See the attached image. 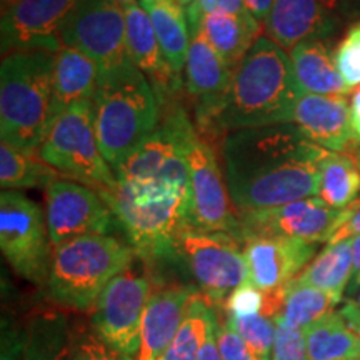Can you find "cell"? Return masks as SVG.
I'll return each instance as SVG.
<instances>
[{
	"label": "cell",
	"mask_w": 360,
	"mask_h": 360,
	"mask_svg": "<svg viewBox=\"0 0 360 360\" xmlns=\"http://www.w3.org/2000/svg\"><path fill=\"white\" fill-rule=\"evenodd\" d=\"M335 62L349 89L360 87V20L354 22L335 47Z\"/></svg>",
	"instance_id": "obj_34"
},
{
	"label": "cell",
	"mask_w": 360,
	"mask_h": 360,
	"mask_svg": "<svg viewBox=\"0 0 360 360\" xmlns=\"http://www.w3.org/2000/svg\"><path fill=\"white\" fill-rule=\"evenodd\" d=\"M360 236V200L357 199L350 205V214L345 219V222L340 225L337 231L332 233V237L328 238L327 244H337V242L349 240V238H355Z\"/></svg>",
	"instance_id": "obj_41"
},
{
	"label": "cell",
	"mask_w": 360,
	"mask_h": 360,
	"mask_svg": "<svg viewBox=\"0 0 360 360\" xmlns=\"http://www.w3.org/2000/svg\"><path fill=\"white\" fill-rule=\"evenodd\" d=\"M360 195V142L345 152L327 150L321 162L319 199L332 209H347Z\"/></svg>",
	"instance_id": "obj_26"
},
{
	"label": "cell",
	"mask_w": 360,
	"mask_h": 360,
	"mask_svg": "<svg viewBox=\"0 0 360 360\" xmlns=\"http://www.w3.org/2000/svg\"><path fill=\"white\" fill-rule=\"evenodd\" d=\"M25 327V360H70L74 337L64 312L42 310L34 314Z\"/></svg>",
	"instance_id": "obj_27"
},
{
	"label": "cell",
	"mask_w": 360,
	"mask_h": 360,
	"mask_svg": "<svg viewBox=\"0 0 360 360\" xmlns=\"http://www.w3.org/2000/svg\"><path fill=\"white\" fill-rule=\"evenodd\" d=\"M349 109H350V125H352V132L360 142V87L355 89L349 101Z\"/></svg>",
	"instance_id": "obj_44"
},
{
	"label": "cell",
	"mask_w": 360,
	"mask_h": 360,
	"mask_svg": "<svg viewBox=\"0 0 360 360\" xmlns=\"http://www.w3.org/2000/svg\"><path fill=\"white\" fill-rule=\"evenodd\" d=\"M120 2H130V0H120ZM139 2H141V4H146V2H148V0H139Z\"/></svg>",
	"instance_id": "obj_51"
},
{
	"label": "cell",
	"mask_w": 360,
	"mask_h": 360,
	"mask_svg": "<svg viewBox=\"0 0 360 360\" xmlns=\"http://www.w3.org/2000/svg\"><path fill=\"white\" fill-rule=\"evenodd\" d=\"M292 124L309 142L330 152H345L357 142L345 96L302 92L295 102Z\"/></svg>",
	"instance_id": "obj_18"
},
{
	"label": "cell",
	"mask_w": 360,
	"mask_h": 360,
	"mask_svg": "<svg viewBox=\"0 0 360 360\" xmlns=\"http://www.w3.org/2000/svg\"><path fill=\"white\" fill-rule=\"evenodd\" d=\"M77 0H17L2 12V53L64 49L60 27Z\"/></svg>",
	"instance_id": "obj_15"
},
{
	"label": "cell",
	"mask_w": 360,
	"mask_h": 360,
	"mask_svg": "<svg viewBox=\"0 0 360 360\" xmlns=\"http://www.w3.org/2000/svg\"><path fill=\"white\" fill-rule=\"evenodd\" d=\"M247 274L252 285L265 294L283 289L312 262L319 244L278 236H245L242 238Z\"/></svg>",
	"instance_id": "obj_16"
},
{
	"label": "cell",
	"mask_w": 360,
	"mask_h": 360,
	"mask_svg": "<svg viewBox=\"0 0 360 360\" xmlns=\"http://www.w3.org/2000/svg\"><path fill=\"white\" fill-rule=\"evenodd\" d=\"M297 84L302 92L317 96H347L335 62V49L330 40H307L289 52Z\"/></svg>",
	"instance_id": "obj_23"
},
{
	"label": "cell",
	"mask_w": 360,
	"mask_h": 360,
	"mask_svg": "<svg viewBox=\"0 0 360 360\" xmlns=\"http://www.w3.org/2000/svg\"><path fill=\"white\" fill-rule=\"evenodd\" d=\"M352 252H354V272H352V281L349 283V297L357 292L360 287V236L354 238L352 244Z\"/></svg>",
	"instance_id": "obj_47"
},
{
	"label": "cell",
	"mask_w": 360,
	"mask_h": 360,
	"mask_svg": "<svg viewBox=\"0 0 360 360\" xmlns=\"http://www.w3.org/2000/svg\"><path fill=\"white\" fill-rule=\"evenodd\" d=\"M37 155L60 175L94 191H110L117 177L103 159L94 127L92 101L80 102L51 124Z\"/></svg>",
	"instance_id": "obj_7"
},
{
	"label": "cell",
	"mask_w": 360,
	"mask_h": 360,
	"mask_svg": "<svg viewBox=\"0 0 360 360\" xmlns=\"http://www.w3.org/2000/svg\"><path fill=\"white\" fill-rule=\"evenodd\" d=\"M265 32L283 51L307 40H328L339 32L342 22L321 0H274L265 20Z\"/></svg>",
	"instance_id": "obj_19"
},
{
	"label": "cell",
	"mask_w": 360,
	"mask_h": 360,
	"mask_svg": "<svg viewBox=\"0 0 360 360\" xmlns=\"http://www.w3.org/2000/svg\"><path fill=\"white\" fill-rule=\"evenodd\" d=\"M174 2H177L179 6H182V7H188L193 2V0H174Z\"/></svg>",
	"instance_id": "obj_50"
},
{
	"label": "cell",
	"mask_w": 360,
	"mask_h": 360,
	"mask_svg": "<svg viewBox=\"0 0 360 360\" xmlns=\"http://www.w3.org/2000/svg\"><path fill=\"white\" fill-rule=\"evenodd\" d=\"M233 72L214 51L199 27H191V47L186 62V89L197 98L195 117L200 127H210L225 94L231 87Z\"/></svg>",
	"instance_id": "obj_17"
},
{
	"label": "cell",
	"mask_w": 360,
	"mask_h": 360,
	"mask_svg": "<svg viewBox=\"0 0 360 360\" xmlns=\"http://www.w3.org/2000/svg\"><path fill=\"white\" fill-rule=\"evenodd\" d=\"M272 360H309L305 330L287 323L281 315L276 317Z\"/></svg>",
	"instance_id": "obj_35"
},
{
	"label": "cell",
	"mask_w": 360,
	"mask_h": 360,
	"mask_svg": "<svg viewBox=\"0 0 360 360\" xmlns=\"http://www.w3.org/2000/svg\"><path fill=\"white\" fill-rule=\"evenodd\" d=\"M340 314L344 315V319L347 321L349 327L352 328V332L357 335L359 344H360V307L357 304L350 302V300H345L344 307L340 309Z\"/></svg>",
	"instance_id": "obj_43"
},
{
	"label": "cell",
	"mask_w": 360,
	"mask_h": 360,
	"mask_svg": "<svg viewBox=\"0 0 360 360\" xmlns=\"http://www.w3.org/2000/svg\"><path fill=\"white\" fill-rule=\"evenodd\" d=\"M321 2L342 24L347 20H360V0H321Z\"/></svg>",
	"instance_id": "obj_42"
},
{
	"label": "cell",
	"mask_w": 360,
	"mask_h": 360,
	"mask_svg": "<svg viewBox=\"0 0 360 360\" xmlns=\"http://www.w3.org/2000/svg\"><path fill=\"white\" fill-rule=\"evenodd\" d=\"M175 257L186 264L197 289L214 305L224 304L247 282V260L240 238L184 225L175 238Z\"/></svg>",
	"instance_id": "obj_8"
},
{
	"label": "cell",
	"mask_w": 360,
	"mask_h": 360,
	"mask_svg": "<svg viewBox=\"0 0 360 360\" xmlns=\"http://www.w3.org/2000/svg\"><path fill=\"white\" fill-rule=\"evenodd\" d=\"M0 249L17 276L44 285L53 245L42 209L20 191L0 193Z\"/></svg>",
	"instance_id": "obj_9"
},
{
	"label": "cell",
	"mask_w": 360,
	"mask_h": 360,
	"mask_svg": "<svg viewBox=\"0 0 360 360\" xmlns=\"http://www.w3.org/2000/svg\"><path fill=\"white\" fill-rule=\"evenodd\" d=\"M354 238L327 244L326 249L319 252L305 267L297 281L321 289L327 294L344 299V292H347L349 283L352 281L354 272Z\"/></svg>",
	"instance_id": "obj_28"
},
{
	"label": "cell",
	"mask_w": 360,
	"mask_h": 360,
	"mask_svg": "<svg viewBox=\"0 0 360 360\" xmlns=\"http://www.w3.org/2000/svg\"><path fill=\"white\" fill-rule=\"evenodd\" d=\"M347 300H350V302H354V304H357L360 307V287L357 289V292H354V294L349 297Z\"/></svg>",
	"instance_id": "obj_48"
},
{
	"label": "cell",
	"mask_w": 360,
	"mask_h": 360,
	"mask_svg": "<svg viewBox=\"0 0 360 360\" xmlns=\"http://www.w3.org/2000/svg\"><path fill=\"white\" fill-rule=\"evenodd\" d=\"M245 4L252 15H254L260 24H265V20H267L270 13V8L274 6V0H245Z\"/></svg>",
	"instance_id": "obj_46"
},
{
	"label": "cell",
	"mask_w": 360,
	"mask_h": 360,
	"mask_svg": "<svg viewBox=\"0 0 360 360\" xmlns=\"http://www.w3.org/2000/svg\"><path fill=\"white\" fill-rule=\"evenodd\" d=\"M70 360H135V357L110 347L92 332V334H82L75 342Z\"/></svg>",
	"instance_id": "obj_39"
},
{
	"label": "cell",
	"mask_w": 360,
	"mask_h": 360,
	"mask_svg": "<svg viewBox=\"0 0 360 360\" xmlns=\"http://www.w3.org/2000/svg\"><path fill=\"white\" fill-rule=\"evenodd\" d=\"M269 305V294L247 281L237 287L224 302L225 315L229 317H247V315L265 314Z\"/></svg>",
	"instance_id": "obj_36"
},
{
	"label": "cell",
	"mask_w": 360,
	"mask_h": 360,
	"mask_svg": "<svg viewBox=\"0 0 360 360\" xmlns=\"http://www.w3.org/2000/svg\"><path fill=\"white\" fill-rule=\"evenodd\" d=\"M141 6L150 17L165 60L175 77L180 79L182 72L186 70L188 47H191V25H188L187 12L174 0H148Z\"/></svg>",
	"instance_id": "obj_25"
},
{
	"label": "cell",
	"mask_w": 360,
	"mask_h": 360,
	"mask_svg": "<svg viewBox=\"0 0 360 360\" xmlns=\"http://www.w3.org/2000/svg\"><path fill=\"white\" fill-rule=\"evenodd\" d=\"M122 6L125 12L127 52L130 62L147 79L152 80L160 96L175 92L182 84V80L175 77L172 69L165 60L147 11L135 0L124 2Z\"/></svg>",
	"instance_id": "obj_21"
},
{
	"label": "cell",
	"mask_w": 360,
	"mask_h": 360,
	"mask_svg": "<svg viewBox=\"0 0 360 360\" xmlns=\"http://www.w3.org/2000/svg\"><path fill=\"white\" fill-rule=\"evenodd\" d=\"M134 259L132 247L112 236L74 238L53 249L47 294L60 307L92 312L103 289Z\"/></svg>",
	"instance_id": "obj_6"
},
{
	"label": "cell",
	"mask_w": 360,
	"mask_h": 360,
	"mask_svg": "<svg viewBox=\"0 0 360 360\" xmlns=\"http://www.w3.org/2000/svg\"><path fill=\"white\" fill-rule=\"evenodd\" d=\"M152 292L150 277L130 265L98 297L90 319L94 334L119 352L137 357L142 319Z\"/></svg>",
	"instance_id": "obj_11"
},
{
	"label": "cell",
	"mask_w": 360,
	"mask_h": 360,
	"mask_svg": "<svg viewBox=\"0 0 360 360\" xmlns=\"http://www.w3.org/2000/svg\"><path fill=\"white\" fill-rule=\"evenodd\" d=\"M101 65L75 49L64 47L53 58L51 124L58 115L80 102L92 101L96 94Z\"/></svg>",
	"instance_id": "obj_22"
},
{
	"label": "cell",
	"mask_w": 360,
	"mask_h": 360,
	"mask_svg": "<svg viewBox=\"0 0 360 360\" xmlns=\"http://www.w3.org/2000/svg\"><path fill=\"white\" fill-rule=\"evenodd\" d=\"M60 40L64 47L94 58L102 70L130 60L119 0H77L60 27Z\"/></svg>",
	"instance_id": "obj_12"
},
{
	"label": "cell",
	"mask_w": 360,
	"mask_h": 360,
	"mask_svg": "<svg viewBox=\"0 0 360 360\" xmlns=\"http://www.w3.org/2000/svg\"><path fill=\"white\" fill-rule=\"evenodd\" d=\"M25 347L27 327L4 317L0 332V360H25Z\"/></svg>",
	"instance_id": "obj_40"
},
{
	"label": "cell",
	"mask_w": 360,
	"mask_h": 360,
	"mask_svg": "<svg viewBox=\"0 0 360 360\" xmlns=\"http://www.w3.org/2000/svg\"><path fill=\"white\" fill-rule=\"evenodd\" d=\"M233 330L244 339L260 360H272V345L276 337V319L265 314L247 315V317H229Z\"/></svg>",
	"instance_id": "obj_33"
},
{
	"label": "cell",
	"mask_w": 360,
	"mask_h": 360,
	"mask_svg": "<svg viewBox=\"0 0 360 360\" xmlns=\"http://www.w3.org/2000/svg\"><path fill=\"white\" fill-rule=\"evenodd\" d=\"M56 53L8 52L0 65V135L22 150H39L51 127Z\"/></svg>",
	"instance_id": "obj_5"
},
{
	"label": "cell",
	"mask_w": 360,
	"mask_h": 360,
	"mask_svg": "<svg viewBox=\"0 0 360 360\" xmlns=\"http://www.w3.org/2000/svg\"><path fill=\"white\" fill-rule=\"evenodd\" d=\"M326 152L294 124L225 134L224 175L237 212L276 209L317 197Z\"/></svg>",
	"instance_id": "obj_1"
},
{
	"label": "cell",
	"mask_w": 360,
	"mask_h": 360,
	"mask_svg": "<svg viewBox=\"0 0 360 360\" xmlns=\"http://www.w3.org/2000/svg\"><path fill=\"white\" fill-rule=\"evenodd\" d=\"M92 115L98 147L115 172L159 127V101L150 80L129 60L101 72Z\"/></svg>",
	"instance_id": "obj_4"
},
{
	"label": "cell",
	"mask_w": 360,
	"mask_h": 360,
	"mask_svg": "<svg viewBox=\"0 0 360 360\" xmlns=\"http://www.w3.org/2000/svg\"><path fill=\"white\" fill-rule=\"evenodd\" d=\"M186 157L188 164V225L205 232H224L240 238L242 225L229 193L225 175L214 148L195 129L187 134Z\"/></svg>",
	"instance_id": "obj_10"
},
{
	"label": "cell",
	"mask_w": 360,
	"mask_h": 360,
	"mask_svg": "<svg viewBox=\"0 0 360 360\" xmlns=\"http://www.w3.org/2000/svg\"><path fill=\"white\" fill-rule=\"evenodd\" d=\"M47 227L53 249L85 236H109L117 220L97 191L58 179L47 188Z\"/></svg>",
	"instance_id": "obj_13"
},
{
	"label": "cell",
	"mask_w": 360,
	"mask_h": 360,
	"mask_svg": "<svg viewBox=\"0 0 360 360\" xmlns=\"http://www.w3.org/2000/svg\"><path fill=\"white\" fill-rule=\"evenodd\" d=\"M58 179L62 175L34 152L22 150L7 142L0 143V186L4 191L47 188Z\"/></svg>",
	"instance_id": "obj_30"
},
{
	"label": "cell",
	"mask_w": 360,
	"mask_h": 360,
	"mask_svg": "<svg viewBox=\"0 0 360 360\" xmlns=\"http://www.w3.org/2000/svg\"><path fill=\"white\" fill-rule=\"evenodd\" d=\"M300 94L289 53L267 35H260L233 70L231 87L209 129L229 134L292 124Z\"/></svg>",
	"instance_id": "obj_3"
},
{
	"label": "cell",
	"mask_w": 360,
	"mask_h": 360,
	"mask_svg": "<svg viewBox=\"0 0 360 360\" xmlns=\"http://www.w3.org/2000/svg\"><path fill=\"white\" fill-rule=\"evenodd\" d=\"M186 12L191 27L199 25L202 17L209 13H227V15H237L242 19L254 17L247 8L245 0H193Z\"/></svg>",
	"instance_id": "obj_37"
},
{
	"label": "cell",
	"mask_w": 360,
	"mask_h": 360,
	"mask_svg": "<svg viewBox=\"0 0 360 360\" xmlns=\"http://www.w3.org/2000/svg\"><path fill=\"white\" fill-rule=\"evenodd\" d=\"M212 305L200 292L192 297L182 326L160 360H199L202 345L219 317Z\"/></svg>",
	"instance_id": "obj_31"
},
{
	"label": "cell",
	"mask_w": 360,
	"mask_h": 360,
	"mask_svg": "<svg viewBox=\"0 0 360 360\" xmlns=\"http://www.w3.org/2000/svg\"><path fill=\"white\" fill-rule=\"evenodd\" d=\"M277 292L281 297V314L278 315L287 323L302 330L321 321L323 315L334 312L335 305L342 302L337 297L307 285L297 278Z\"/></svg>",
	"instance_id": "obj_32"
},
{
	"label": "cell",
	"mask_w": 360,
	"mask_h": 360,
	"mask_svg": "<svg viewBox=\"0 0 360 360\" xmlns=\"http://www.w3.org/2000/svg\"><path fill=\"white\" fill-rule=\"evenodd\" d=\"M195 294V287L182 283L152 292L142 319L141 349L135 360H160L182 326L188 304Z\"/></svg>",
	"instance_id": "obj_20"
},
{
	"label": "cell",
	"mask_w": 360,
	"mask_h": 360,
	"mask_svg": "<svg viewBox=\"0 0 360 360\" xmlns=\"http://www.w3.org/2000/svg\"><path fill=\"white\" fill-rule=\"evenodd\" d=\"M200 32L232 72L244 60L255 40L260 37L257 19H242L227 13H209L199 22Z\"/></svg>",
	"instance_id": "obj_24"
},
{
	"label": "cell",
	"mask_w": 360,
	"mask_h": 360,
	"mask_svg": "<svg viewBox=\"0 0 360 360\" xmlns=\"http://www.w3.org/2000/svg\"><path fill=\"white\" fill-rule=\"evenodd\" d=\"M354 360H360V359H354Z\"/></svg>",
	"instance_id": "obj_52"
},
{
	"label": "cell",
	"mask_w": 360,
	"mask_h": 360,
	"mask_svg": "<svg viewBox=\"0 0 360 360\" xmlns=\"http://www.w3.org/2000/svg\"><path fill=\"white\" fill-rule=\"evenodd\" d=\"M215 323H217V322H215ZM199 360H224L222 355H220L217 339H215V326H214L212 330L209 332V337H207L205 344L202 345Z\"/></svg>",
	"instance_id": "obj_45"
},
{
	"label": "cell",
	"mask_w": 360,
	"mask_h": 360,
	"mask_svg": "<svg viewBox=\"0 0 360 360\" xmlns=\"http://www.w3.org/2000/svg\"><path fill=\"white\" fill-rule=\"evenodd\" d=\"M188 186L184 150L159 174L139 180H117L114 188L101 191L98 195L122 227L135 255L143 262H159L177 259L175 238L188 224Z\"/></svg>",
	"instance_id": "obj_2"
},
{
	"label": "cell",
	"mask_w": 360,
	"mask_h": 360,
	"mask_svg": "<svg viewBox=\"0 0 360 360\" xmlns=\"http://www.w3.org/2000/svg\"><path fill=\"white\" fill-rule=\"evenodd\" d=\"M359 200H360V197H359Z\"/></svg>",
	"instance_id": "obj_53"
},
{
	"label": "cell",
	"mask_w": 360,
	"mask_h": 360,
	"mask_svg": "<svg viewBox=\"0 0 360 360\" xmlns=\"http://www.w3.org/2000/svg\"><path fill=\"white\" fill-rule=\"evenodd\" d=\"M309 360L360 359L357 335L349 327L340 310L323 315L321 321L305 328Z\"/></svg>",
	"instance_id": "obj_29"
},
{
	"label": "cell",
	"mask_w": 360,
	"mask_h": 360,
	"mask_svg": "<svg viewBox=\"0 0 360 360\" xmlns=\"http://www.w3.org/2000/svg\"><path fill=\"white\" fill-rule=\"evenodd\" d=\"M215 339L224 360H260L257 354L245 344L244 339L233 330L227 319L215 323Z\"/></svg>",
	"instance_id": "obj_38"
},
{
	"label": "cell",
	"mask_w": 360,
	"mask_h": 360,
	"mask_svg": "<svg viewBox=\"0 0 360 360\" xmlns=\"http://www.w3.org/2000/svg\"><path fill=\"white\" fill-rule=\"evenodd\" d=\"M350 214L347 209H332L319 197H309L267 210L238 214L242 238L245 236H278L321 244L328 242Z\"/></svg>",
	"instance_id": "obj_14"
},
{
	"label": "cell",
	"mask_w": 360,
	"mask_h": 360,
	"mask_svg": "<svg viewBox=\"0 0 360 360\" xmlns=\"http://www.w3.org/2000/svg\"><path fill=\"white\" fill-rule=\"evenodd\" d=\"M15 2H17V0H2V12L7 11L8 7H12Z\"/></svg>",
	"instance_id": "obj_49"
}]
</instances>
